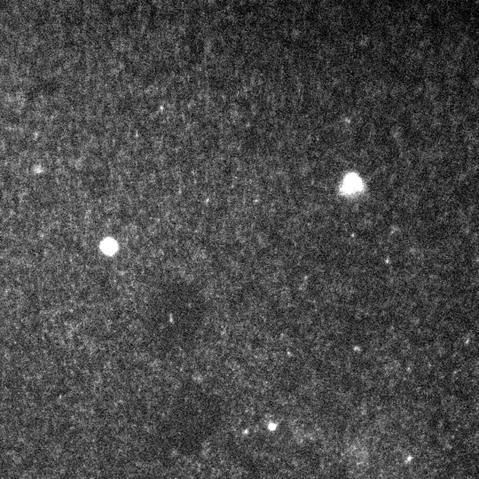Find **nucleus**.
Returning a JSON list of instances; mask_svg holds the SVG:
<instances>
[{"label": "nucleus", "instance_id": "f03ea898", "mask_svg": "<svg viewBox=\"0 0 479 479\" xmlns=\"http://www.w3.org/2000/svg\"><path fill=\"white\" fill-rule=\"evenodd\" d=\"M102 250L107 254H112L117 250V243L113 240H107L102 243Z\"/></svg>", "mask_w": 479, "mask_h": 479}, {"label": "nucleus", "instance_id": "f257e3e1", "mask_svg": "<svg viewBox=\"0 0 479 479\" xmlns=\"http://www.w3.org/2000/svg\"><path fill=\"white\" fill-rule=\"evenodd\" d=\"M360 187V181L355 177H350L344 182V188L347 192H354Z\"/></svg>", "mask_w": 479, "mask_h": 479}]
</instances>
